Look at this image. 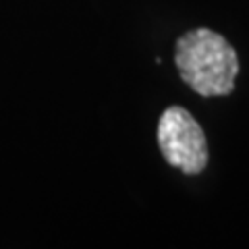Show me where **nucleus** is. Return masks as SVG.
Listing matches in <instances>:
<instances>
[{
    "mask_svg": "<svg viewBox=\"0 0 249 249\" xmlns=\"http://www.w3.org/2000/svg\"><path fill=\"white\" fill-rule=\"evenodd\" d=\"M175 62L181 79L204 98L229 96L235 88L239 58L220 34L199 27L177 40Z\"/></svg>",
    "mask_w": 249,
    "mask_h": 249,
    "instance_id": "obj_1",
    "label": "nucleus"
},
{
    "mask_svg": "<svg viewBox=\"0 0 249 249\" xmlns=\"http://www.w3.org/2000/svg\"><path fill=\"white\" fill-rule=\"evenodd\" d=\"M158 145L170 166L197 175L208 164V143L199 123L181 106H170L160 116Z\"/></svg>",
    "mask_w": 249,
    "mask_h": 249,
    "instance_id": "obj_2",
    "label": "nucleus"
}]
</instances>
